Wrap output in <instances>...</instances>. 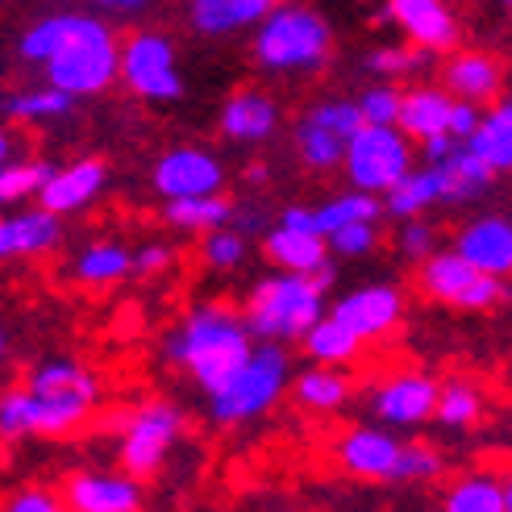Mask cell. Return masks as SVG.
Returning <instances> with one entry per match:
<instances>
[{
    "label": "cell",
    "mask_w": 512,
    "mask_h": 512,
    "mask_svg": "<svg viewBox=\"0 0 512 512\" xmlns=\"http://www.w3.org/2000/svg\"><path fill=\"white\" fill-rule=\"evenodd\" d=\"M292 383V358L279 342H254L250 358L229 375L217 392H209V421L221 429H238L267 417L284 400Z\"/></svg>",
    "instance_id": "5"
},
{
    "label": "cell",
    "mask_w": 512,
    "mask_h": 512,
    "mask_svg": "<svg viewBox=\"0 0 512 512\" xmlns=\"http://www.w3.org/2000/svg\"><path fill=\"white\" fill-rule=\"evenodd\" d=\"M25 63L46 71V84L67 96H96L117 80L121 46L105 21L84 13H55L34 21L17 42Z\"/></svg>",
    "instance_id": "2"
},
{
    "label": "cell",
    "mask_w": 512,
    "mask_h": 512,
    "mask_svg": "<svg viewBox=\"0 0 512 512\" xmlns=\"http://www.w3.org/2000/svg\"><path fill=\"white\" fill-rule=\"evenodd\" d=\"M242 179H246V184H254V188H263V184H267V179H271V171H267L263 163H250Z\"/></svg>",
    "instance_id": "50"
},
{
    "label": "cell",
    "mask_w": 512,
    "mask_h": 512,
    "mask_svg": "<svg viewBox=\"0 0 512 512\" xmlns=\"http://www.w3.org/2000/svg\"><path fill=\"white\" fill-rule=\"evenodd\" d=\"M354 105H358V117H363V125H396V117H400V88L371 84L363 96L354 100Z\"/></svg>",
    "instance_id": "42"
},
{
    "label": "cell",
    "mask_w": 512,
    "mask_h": 512,
    "mask_svg": "<svg viewBox=\"0 0 512 512\" xmlns=\"http://www.w3.org/2000/svg\"><path fill=\"white\" fill-rule=\"evenodd\" d=\"M300 342H304V350H309L313 363H321V367H350L354 358L363 354V342H358L350 329H346L342 321H334L329 313H325Z\"/></svg>",
    "instance_id": "32"
},
{
    "label": "cell",
    "mask_w": 512,
    "mask_h": 512,
    "mask_svg": "<svg viewBox=\"0 0 512 512\" xmlns=\"http://www.w3.org/2000/svg\"><path fill=\"white\" fill-rule=\"evenodd\" d=\"M446 92L454 100H471V105H492L504 88V67L500 59L483 55V50H458L442 67Z\"/></svg>",
    "instance_id": "21"
},
{
    "label": "cell",
    "mask_w": 512,
    "mask_h": 512,
    "mask_svg": "<svg viewBox=\"0 0 512 512\" xmlns=\"http://www.w3.org/2000/svg\"><path fill=\"white\" fill-rule=\"evenodd\" d=\"M383 217V204L371 196V192H342V196H329L325 204L313 209V221H317V234L329 238L334 229L342 225H354V221H379Z\"/></svg>",
    "instance_id": "35"
},
{
    "label": "cell",
    "mask_w": 512,
    "mask_h": 512,
    "mask_svg": "<svg viewBox=\"0 0 512 512\" xmlns=\"http://www.w3.org/2000/svg\"><path fill=\"white\" fill-rule=\"evenodd\" d=\"M334 34L309 5H279L254 25V59L275 75H309L329 63Z\"/></svg>",
    "instance_id": "6"
},
{
    "label": "cell",
    "mask_w": 512,
    "mask_h": 512,
    "mask_svg": "<svg viewBox=\"0 0 512 512\" xmlns=\"http://www.w3.org/2000/svg\"><path fill=\"white\" fill-rule=\"evenodd\" d=\"M417 288L429 300L450 304V309H463V313H488L508 300L504 279H496L488 271H475L463 254H454V250H433L429 259H421Z\"/></svg>",
    "instance_id": "8"
},
{
    "label": "cell",
    "mask_w": 512,
    "mask_h": 512,
    "mask_svg": "<svg viewBox=\"0 0 512 512\" xmlns=\"http://www.w3.org/2000/svg\"><path fill=\"white\" fill-rule=\"evenodd\" d=\"M292 400L304 408V413H342L354 396V379L342 367H304L292 383H288Z\"/></svg>",
    "instance_id": "24"
},
{
    "label": "cell",
    "mask_w": 512,
    "mask_h": 512,
    "mask_svg": "<svg viewBox=\"0 0 512 512\" xmlns=\"http://www.w3.org/2000/svg\"><path fill=\"white\" fill-rule=\"evenodd\" d=\"M92 5L105 13H138V9H146V0H92Z\"/></svg>",
    "instance_id": "49"
},
{
    "label": "cell",
    "mask_w": 512,
    "mask_h": 512,
    "mask_svg": "<svg viewBox=\"0 0 512 512\" xmlns=\"http://www.w3.org/2000/svg\"><path fill=\"white\" fill-rule=\"evenodd\" d=\"M0 259H5V246H0Z\"/></svg>",
    "instance_id": "55"
},
{
    "label": "cell",
    "mask_w": 512,
    "mask_h": 512,
    "mask_svg": "<svg viewBox=\"0 0 512 512\" xmlns=\"http://www.w3.org/2000/svg\"><path fill=\"white\" fill-rule=\"evenodd\" d=\"M9 155H13V138L9 130H0V163H9Z\"/></svg>",
    "instance_id": "51"
},
{
    "label": "cell",
    "mask_w": 512,
    "mask_h": 512,
    "mask_svg": "<svg viewBox=\"0 0 512 512\" xmlns=\"http://www.w3.org/2000/svg\"><path fill=\"white\" fill-rule=\"evenodd\" d=\"M275 5L279 0H192L188 21L204 38H225L246 30V25H259Z\"/></svg>",
    "instance_id": "23"
},
{
    "label": "cell",
    "mask_w": 512,
    "mask_h": 512,
    "mask_svg": "<svg viewBox=\"0 0 512 512\" xmlns=\"http://www.w3.org/2000/svg\"><path fill=\"white\" fill-rule=\"evenodd\" d=\"M234 217V200L213 192V196H188V200H167V225L188 229V234H209Z\"/></svg>",
    "instance_id": "33"
},
{
    "label": "cell",
    "mask_w": 512,
    "mask_h": 512,
    "mask_svg": "<svg viewBox=\"0 0 512 512\" xmlns=\"http://www.w3.org/2000/svg\"><path fill=\"white\" fill-rule=\"evenodd\" d=\"M109 184V171L100 159H80V163H67V167H55V175L42 184L38 192V204L50 209L55 217H67V213H80L88 204L105 192Z\"/></svg>",
    "instance_id": "19"
},
{
    "label": "cell",
    "mask_w": 512,
    "mask_h": 512,
    "mask_svg": "<svg viewBox=\"0 0 512 512\" xmlns=\"http://www.w3.org/2000/svg\"><path fill=\"white\" fill-rule=\"evenodd\" d=\"M400 438L383 425H354L334 442V463L367 483H392L396 475V458H400Z\"/></svg>",
    "instance_id": "14"
},
{
    "label": "cell",
    "mask_w": 512,
    "mask_h": 512,
    "mask_svg": "<svg viewBox=\"0 0 512 512\" xmlns=\"http://www.w3.org/2000/svg\"><path fill=\"white\" fill-rule=\"evenodd\" d=\"M175 263V250L167 242H146L134 250V275H163Z\"/></svg>",
    "instance_id": "45"
},
{
    "label": "cell",
    "mask_w": 512,
    "mask_h": 512,
    "mask_svg": "<svg viewBox=\"0 0 512 512\" xmlns=\"http://www.w3.org/2000/svg\"><path fill=\"white\" fill-rule=\"evenodd\" d=\"M0 512H67V508H63V500H59L55 492H46V488H25V492L9 496Z\"/></svg>",
    "instance_id": "44"
},
{
    "label": "cell",
    "mask_w": 512,
    "mask_h": 512,
    "mask_svg": "<svg viewBox=\"0 0 512 512\" xmlns=\"http://www.w3.org/2000/svg\"><path fill=\"white\" fill-rule=\"evenodd\" d=\"M63 242V225L50 209H21L0 217V246L5 259H25V254H46Z\"/></svg>",
    "instance_id": "22"
},
{
    "label": "cell",
    "mask_w": 512,
    "mask_h": 512,
    "mask_svg": "<svg viewBox=\"0 0 512 512\" xmlns=\"http://www.w3.org/2000/svg\"><path fill=\"white\" fill-rule=\"evenodd\" d=\"M433 408H438V379H429L421 371L388 375L367 392V413L383 429H417L433 421Z\"/></svg>",
    "instance_id": "12"
},
{
    "label": "cell",
    "mask_w": 512,
    "mask_h": 512,
    "mask_svg": "<svg viewBox=\"0 0 512 512\" xmlns=\"http://www.w3.org/2000/svg\"><path fill=\"white\" fill-rule=\"evenodd\" d=\"M179 438H184V408L171 400H142L134 413L121 417V433H117L121 471L134 479H155L167 467Z\"/></svg>",
    "instance_id": "7"
},
{
    "label": "cell",
    "mask_w": 512,
    "mask_h": 512,
    "mask_svg": "<svg viewBox=\"0 0 512 512\" xmlns=\"http://www.w3.org/2000/svg\"><path fill=\"white\" fill-rule=\"evenodd\" d=\"M117 80H125L134 96L142 100H179L184 96V75H179V63H175V46L167 34H134L125 38L121 55H117Z\"/></svg>",
    "instance_id": "11"
},
{
    "label": "cell",
    "mask_w": 512,
    "mask_h": 512,
    "mask_svg": "<svg viewBox=\"0 0 512 512\" xmlns=\"http://www.w3.org/2000/svg\"><path fill=\"white\" fill-rule=\"evenodd\" d=\"M442 471H446L442 450H433L429 442H404L392 483H433V479H442Z\"/></svg>",
    "instance_id": "39"
},
{
    "label": "cell",
    "mask_w": 512,
    "mask_h": 512,
    "mask_svg": "<svg viewBox=\"0 0 512 512\" xmlns=\"http://www.w3.org/2000/svg\"><path fill=\"white\" fill-rule=\"evenodd\" d=\"M155 192L163 200H188V196H213L225 184V167L217 155L200 146H175L155 163Z\"/></svg>",
    "instance_id": "15"
},
{
    "label": "cell",
    "mask_w": 512,
    "mask_h": 512,
    "mask_svg": "<svg viewBox=\"0 0 512 512\" xmlns=\"http://www.w3.org/2000/svg\"><path fill=\"white\" fill-rule=\"evenodd\" d=\"M5 350H9V338H5V329H0V358H5Z\"/></svg>",
    "instance_id": "53"
},
{
    "label": "cell",
    "mask_w": 512,
    "mask_h": 512,
    "mask_svg": "<svg viewBox=\"0 0 512 512\" xmlns=\"http://www.w3.org/2000/svg\"><path fill=\"white\" fill-rule=\"evenodd\" d=\"M75 109V96L59 92V88H30V92H13L0 100V113L9 121H25V125H42V121H55L67 117Z\"/></svg>",
    "instance_id": "34"
},
{
    "label": "cell",
    "mask_w": 512,
    "mask_h": 512,
    "mask_svg": "<svg viewBox=\"0 0 512 512\" xmlns=\"http://www.w3.org/2000/svg\"><path fill=\"white\" fill-rule=\"evenodd\" d=\"M254 350V334L246 317L221 300L196 304L188 317H179L163 338V363L184 371L196 388L209 396L234 375Z\"/></svg>",
    "instance_id": "3"
},
{
    "label": "cell",
    "mask_w": 512,
    "mask_h": 512,
    "mask_svg": "<svg viewBox=\"0 0 512 512\" xmlns=\"http://www.w3.org/2000/svg\"><path fill=\"white\" fill-rule=\"evenodd\" d=\"M125 275H134V250L121 242H88L71 259V279L84 288H109Z\"/></svg>",
    "instance_id": "28"
},
{
    "label": "cell",
    "mask_w": 512,
    "mask_h": 512,
    "mask_svg": "<svg viewBox=\"0 0 512 512\" xmlns=\"http://www.w3.org/2000/svg\"><path fill=\"white\" fill-rule=\"evenodd\" d=\"M263 254H267V263H275L279 271H292V275H313L329 263L325 238L284 229V225H271L263 234Z\"/></svg>",
    "instance_id": "26"
},
{
    "label": "cell",
    "mask_w": 512,
    "mask_h": 512,
    "mask_svg": "<svg viewBox=\"0 0 512 512\" xmlns=\"http://www.w3.org/2000/svg\"><path fill=\"white\" fill-rule=\"evenodd\" d=\"M375 242H379V221H354L325 238L329 254H342V259H363V254L375 250Z\"/></svg>",
    "instance_id": "41"
},
{
    "label": "cell",
    "mask_w": 512,
    "mask_h": 512,
    "mask_svg": "<svg viewBox=\"0 0 512 512\" xmlns=\"http://www.w3.org/2000/svg\"><path fill=\"white\" fill-rule=\"evenodd\" d=\"M454 254L475 267V271H488L496 279L512 275V221L508 217H475L458 229L454 238Z\"/></svg>",
    "instance_id": "18"
},
{
    "label": "cell",
    "mask_w": 512,
    "mask_h": 512,
    "mask_svg": "<svg viewBox=\"0 0 512 512\" xmlns=\"http://www.w3.org/2000/svg\"><path fill=\"white\" fill-rule=\"evenodd\" d=\"M388 21L429 55H442L458 42V21L442 0H388Z\"/></svg>",
    "instance_id": "17"
},
{
    "label": "cell",
    "mask_w": 512,
    "mask_h": 512,
    "mask_svg": "<svg viewBox=\"0 0 512 512\" xmlns=\"http://www.w3.org/2000/svg\"><path fill=\"white\" fill-rule=\"evenodd\" d=\"M67 512H142V479L125 471H75L59 492Z\"/></svg>",
    "instance_id": "16"
},
{
    "label": "cell",
    "mask_w": 512,
    "mask_h": 512,
    "mask_svg": "<svg viewBox=\"0 0 512 512\" xmlns=\"http://www.w3.org/2000/svg\"><path fill=\"white\" fill-rule=\"evenodd\" d=\"M450 105H454V96L446 88H408L400 92V117H396V130L404 138H438L446 134V125H450Z\"/></svg>",
    "instance_id": "25"
},
{
    "label": "cell",
    "mask_w": 512,
    "mask_h": 512,
    "mask_svg": "<svg viewBox=\"0 0 512 512\" xmlns=\"http://www.w3.org/2000/svg\"><path fill=\"white\" fill-rule=\"evenodd\" d=\"M342 171L354 192L379 196V192L396 188L400 179L413 171V142H408L396 125H363L346 146Z\"/></svg>",
    "instance_id": "9"
},
{
    "label": "cell",
    "mask_w": 512,
    "mask_h": 512,
    "mask_svg": "<svg viewBox=\"0 0 512 512\" xmlns=\"http://www.w3.org/2000/svg\"><path fill=\"white\" fill-rule=\"evenodd\" d=\"M433 167H442V179H446V204H467L475 196H483L492 188V179L496 171L483 163L475 150L463 142V146H454L450 155L442 163H433Z\"/></svg>",
    "instance_id": "30"
},
{
    "label": "cell",
    "mask_w": 512,
    "mask_h": 512,
    "mask_svg": "<svg viewBox=\"0 0 512 512\" xmlns=\"http://www.w3.org/2000/svg\"><path fill=\"white\" fill-rule=\"evenodd\" d=\"M454 146H463V142L450 138V134H438V138H425V142H421V155H425V163H442Z\"/></svg>",
    "instance_id": "48"
},
{
    "label": "cell",
    "mask_w": 512,
    "mask_h": 512,
    "mask_svg": "<svg viewBox=\"0 0 512 512\" xmlns=\"http://www.w3.org/2000/svg\"><path fill=\"white\" fill-rule=\"evenodd\" d=\"M329 317L342 321L358 342H375V338H388L392 329L404 317V292L396 284H363L346 296L334 300Z\"/></svg>",
    "instance_id": "13"
},
{
    "label": "cell",
    "mask_w": 512,
    "mask_h": 512,
    "mask_svg": "<svg viewBox=\"0 0 512 512\" xmlns=\"http://www.w3.org/2000/svg\"><path fill=\"white\" fill-rule=\"evenodd\" d=\"M200 263L209 271H234L246 263V238L238 234L234 225H221V229H209L200 238Z\"/></svg>",
    "instance_id": "40"
},
{
    "label": "cell",
    "mask_w": 512,
    "mask_h": 512,
    "mask_svg": "<svg viewBox=\"0 0 512 512\" xmlns=\"http://www.w3.org/2000/svg\"><path fill=\"white\" fill-rule=\"evenodd\" d=\"M433 417H438L446 429H471L483 417V392L471 379L438 383V408H433Z\"/></svg>",
    "instance_id": "36"
},
{
    "label": "cell",
    "mask_w": 512,
    "mask_h": 512,
    "mask_svg": "<svg viewBox=\"0 0 512 512\" xmlns=\"http://www.w3.org/2000/svg\"><path fill=\"white\" fill-rule=\"evenodd\" d=\"M396 246H400L404 259L421 263V259H429V254L438 250V229H433L425 217H404L400 234H396Z\"/></svg>",
    "instance_id": "43"
},
{
    "label": "cell",
    "mask_w": 512,
    "mask_h": 512,
    "mask_svg": "<svg viewBox=\"0 0 512 512\" xmlns=\"http://www.w3.org/2000/svg\"><path fill=\"white\" fill-rule=\"evenodd\" d=\"M275 225H284V229H300V234H317V221H313V209H304V204H288L284 213H279ZM321 238V234H317Z\"/></svg>",
    "instance_id": "47"
},
{
    "label": "cell",
    "mask_w": 512,
    "mask_h": 512,
    "mask_svg": "<svg viewBox=\"0 0 512 512\" xmlns=\"http://www.w3.org/2000/svg\"><path fill=\"white\" fill-rule=\"evenodd\" d=\"M217 125H221V134L229 142L259 146V142H267L279 130V105H275L267 92H259V88H238L221 105Z\"/></svg>",
    "instance_id": "20"
},
{
    "label": "cell",
    "mask_w": 512,
    "mask_h": 512,
    "mask_svg": "<svg viewBox=\"0 0 512 512\" xmlns=\"http://www.w3.org/2000/svg\"><path fill=\"white\" fill-rule=\"evenodd\" d=\"M50 175H55V163H38V159H25V163L9 159V163H0V209L38 196Z\"/></svg>",
    "instance_id": "37"
},
{
    "label": "cell",
    "mask_w": 512,
    "mask_h": 512,
    "mask_svg": "<svg viewBox=\"0 0 512 512\" xmlns=\"http://www.w3.org/2000/svg\"><path fill=\"white\" fill-rule=\"evenodd\" d=\"M467 146L496 175L500 171H512V96L508 100H496L488 113H479V125H475V134L467 138Z\"/></svg>",
    "instance_id": "29"
},
{
    "label": "cell",
    "mask_w": 512,
    "mask_h": 512,
    "mask_svg": "<svg viewBox=\"0 0 512 512\" xmlns=\"http://www.w3.org/2000/svg\"><path fill=\"white\" fill-rule=\"evenodd\" d=\"M479 105H471V100H454L450 105V125H446V134L458 138V142H467L475 134V125H479Z\"/></svg>",
    "instance_id": "46"
},
{
    "label": "cell",
    "mask_w": 512,
    "mask_h": 512,
    "mask_svg": "<svg viewBox=\"0 0 512 512\" xmlns=\"http://www.w3.org/2000/svg\"><path fill=\"white\" fill-rule=\"evenodd\" d=\"M100 404L96 375L75 358H46L21 388L0 392V438H63L75 433Z\"/></svg>",
    "instance_id": "1"
},
{
    "label": "cell",
    "mask_w": 512,
    "mask_h": 512,
    "mask_svg": "<svg viewBox=\"0 0 512 512\" xmlns=\"http://www.w3.org/2000/svg\"><path fill=\"white\" fill-rule=\"evenodd\" d=\"M442 512H504V479L492 471L458 475L442 496Z\"/></svg>",
    "instance_id": "31"
},
{
    "label": "cell",
    "mask_w": 512,
    "mask_h": 512,
    "mask_svg": "<svg viewBox=\"0 0 512 512\" xmlns=\"http://www.w3.org/2000/svg\"><path fill=\"white\" fill-rule=\"evenodd\" d=\"M504 512H512V475L504 479Z\"/></svg>",
    "instance_id": "52"
},
{
    "label": "cell",
    "mask_w": 512,
    "mask_h": 512,
    "mask_svg": "<svg viewBox=\"0 0 512 512\" xmlns=\"http://www.w3.org/2000/svg\"><path fill=\"white\" fill-rule=\"evenodd\" d=\"M329 288H334V259L313 275H292V271L267 275L250 288L242 304L246 329L254 334V342H279V346L300 342L329 313L325 309Z\"/></svg>",
    "instance_id": "4"
},
{
    "label": "cell",
    "mask_w": 512,
    "mask_h": 512,
    "mask_svg": "<svg viewBox=\"0 0 512 512\" xmlns=\"http://www.w3.org/2000/svg\"><path fill=\"white\" fill-rule=\"evenodd\" d=\"M363 130V117H358V105L346 96H325L317 105H309L296 117V155L309 171H334L346 159L350 138Z\"/></svg>",
    "instance_id": "10"
},
{
    "label": "cell",
    "mask_w": 512,
    "mask_h": 512,
    "mask_svg": "<svg viewBox=\"0 0 512 512\" xmlns=\"http://www.w3.org/2000/svg\"><path fill=\"white\" fill-rule=\"evenodd\" d=\"M433 204H446V179H442V167H413L396 188L383 192V213L404 221V217H421Z\"/></svg>",
    "instance_id": "27"
},
{
    "label": "cell",
    "mask_w": 512,
    "mask_h": 512,
    "mask_svg": "<svg viewBox=\"0 0 512 512\" xmlns=\"http://www.w3.org/2000/svg\"><path fill=\"white\" fill-rule=\"evenodd\" d=\"M500 5H504V9H512V0H500Z\"/></svg>",
    "instance_id": "54"
},
{
    "label": "cell",
    "mask_w": 512,
    "mask_h": 512,
    "mask_svg": "<svg viewBox=\"0 0 512 512\" xmlns=\"http://www.w3.org/2000/svg\"><path fill=\"white\" fill-rule=\"evenodd\" d=\"M429 50H421V46H375V50H367L363 55V71H375V75H383V80H400V75H413V71H421V67H429Z\"/></svg>",
    "instance_id": "38"
}]
</instances>
